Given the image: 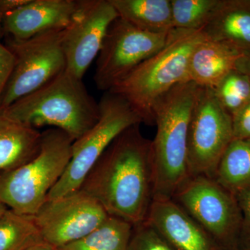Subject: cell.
Here are the masks:
<instances>
[{"instance_id": "29", "label": "cell", "mask_w": 250, "mask_h": 250, "mask_svg": "<svg viewBox=\"0 0 250 250\" xmlns=\"http://www.w3.org/2000/svg\"><path fill=\"white\" fill-rule=\"evenodd\" d=\"M236 70L243 72L248 77L250 80V52L245 53L238 60L236 65Z\"/></svg>"}, {"instance_id": "13", "label": "cell", "mask_w": 250, "mask_h": 250, "mask_svg": "<svg viewBox=\"0 0 250 250\" xmlns=\"http://www.w3.org/2000/svg\"><path fill=\"white\" fill-rule=\"evenodd\" d=\"M75 0H28L3 18V32L17 41L62 31L77 7Z\"/></svg>"}, {"instance_id": "24", "label": "cell", "mask_w": 250, "mask_h": 250, "mask_svg": "<svg viewBox=\"0 0 250 250\" xmlns=\"http://www.w3.org/2000/svg\"><path fill=\"white\" fill-rule=\"evenodd\" d=\"M129 250H174L147 221L133 228Z\"/></svg>"}, {"instance_id": "16", "label": "cell", "mask_w": 250, "mask_h": 250, "mask_svg": "<svg viewBox=\"0 0 250 250\" xmlns=\"http://www.w3.org/2000/svg\"><path fill=\"white\" fill-rule=\"evenodd\" d=\"M202 31L207 39L250 53V0H222L218 11Z\"/></svg>"}, {"instance_id": "20", "label": "cell", "mask_w": 250, "mask_h": 250, "mask_svg": "<svg viewBox=\"0 0 250 250\" xmlns=\"http://www.w3.org/2000/svg\"><path fill=\"white\" fill-rule=\"evenodd\" d=\"M133 228L127 222L109 216L89 234L55 250H129Z\"/></svg>"}, {"instance_id": "22", "label": "cell", "mask_w": 250, "mask_h": 250, "mask_svg": "<svg viewBox=\"0 0 250 250\" xmlns=\"http://www.w3.org/2000/svg\"><path fill=\"white\" fill-rule=\"evenodd\" d=\"M222 0H170L174 29L201 30L218 11Z\"/></svg>"}, {"instance_id": "9", "label": "cell", "mask_w": 250, "mask_h": 250, "mask_svg": "<svg viewBox=\"0 0 250 250\" xmlns=\"http://www.w3.org/2000/svg\"><path fill=\"white\" fill-rule=\"evenodd\" d=\"M168 34L146 32L117 18L108 28L97 57L94 75L97 88L104 93L113 89L159 52L165 45Z\"/></svg>"}, {"instance_id": "28", "label": "cell", "mask_w": 250, "mask_h": 250, "mask_svg": "<svg viewBox=\"0 0 250 250\" xmlns=\"http://www.w3.org/2000/svg\"><path fill=\"white\" fill-rule=\"evenodd\" d=\"M28 0H0V9L4 16L7 13L21 7Z\"/></svg>"}, {"instance_id": "2", "label": "cell", "mask_w": 250, "mask_h": 250, "mask_svg": "<svg viewBox=\"0 0 250 250\" xmlns=\"http://www.w3.org/2000/svg\"><path fill=\"white\" fill-rule=\"evenodd\" d=\"M1 113L35 129L49 126L62 130L75 141L98 122L100 108L83 80L66 69Z\"/></svg>"}, {"instance_id": "32", "label": "cell", "mask_w": 250, "mask_h": 250, "mask_svg": "<svg viewBox=\"0 0 250 250\" xmlns=\"http://www.w3.org/2000/svg\"><path fill=\"white\" fill-rule=\"evenodd\" d=\"M7 207H6L4 205H3L2 203L0 202V216L4 213L5 210L7 209Z\"/></svg>"}, {"instance_id": "26", "label": "cell", "mask_w": 250, "mask_h": 250, "mask_svg": "<svg viewBox=\"0 0 250 250\" xmlns=\"http://www.w3.org/2000/svg\"><path fill=\"white\" fill-rule=\"evenodd\" d=\"M233 139L250 138V103L231 116Z\"/></svg>"}, {"instance_id": "14", "label": "cell", "mask_w": 250, "mask_h": 250, "mask_svg": "<svg viewBox=\"0 0 250 250\" xmlns=\"http://www.w3.org/2000/svg\"><path fill=\"white\" fill-rule=\"evenodd\" d=\"M146 221L174 250H222L220 243L172 199L153 200Z\"/></svg>"}, {"instance_id": "1", "label": "cell", "mask_w": 250, "mask_h": 250, "mask_svg": "<svg viewBox=\"0 0 250 250\" xmlns=\"http://www.w3.org/2000/svg\"><path fill=\"white\" fill-rule=\"evenodd\" d=\"M154 187L152 141L136 125L111 143L80 189L95 198L110 216L134 227L147 220Z\"/></svg>"}, {"instance_id": "4", "label": "cell", "mask_w": 250, "mask_h": 250, "mask_svg": "<svg viewBox=\"0 0 250 250\" xmlns=\"http://www.w3.org/2000/svg\"><path fill=\"white\" fill-rule=\"evenodd\" d=\"M205 39L202 29H173L165 45L110 90L124 98L143 123L154 125L156 104L172 88L189 82L188 65L192 51Z\"/></svg>"}, {"instance_id": "11", "label": "cell", "mask_w": 250, "mask_h": 250, "mask_svg": "<svg viewBox=\"0 0 250 250\" xmlns=\"http://www.w3.org/2000/svg\"><path fill=\"white\" fill-rule=\"evenodd\" d=\"M34 216L42 241L57 249L89 234L110 215L95 198L80 189L47 200Z\"/></svg>"}, {"instance_id": "8", "label": "cell", "mask_w": 250, "mask_h": 250, "mask_svg": "<svg viewBox=\"0 0 250 250\" xmlns=\"http://www.w3.org/2000/svg\"><path fill=\"white\" fill-rule=\"evenodd\" d=\"M6 47L15 63L0 104V113L15 102L40 89L67 68L62 47V31L24 41L9 38Z\"/></svg>"}, {"instance_id": "27", "label": "cell", "mask_w": 250, "mask_h": 250, "mask_svg": "<svg viewBox=\"0 0 250 250\" xmlns=\"http://www.w3.org/2000/svg\"><path fill=\"white\" fill-rule=\"evenodd\" d=\"M237 202L241 214V235L246 241L250 242V187L236 195Z\"/></svg>"}, {"instance_id": "23", "label": "cell", "mask_w": 250, "mask_h": 250, "mask_svg": "<svg viewBox=\"0 0 250 250\" xmlns=\"http://www.w3.org/2000/svg\"><path fill=\"white\" fill-rule=\"evenodd\" d=\"M214 90L219 102L231 116L250 103V79L236 69L227 75Z\"/></svg>"}, {"instance_id": "31", "label": "cell", "mask_w": 250, "mask_h": 250, "mask_svg": "<svg viewBox=\"0 0 250 250\" xmlns=\"http://www.w3.org/2000/svg\"><path fill=\"white\" fill-rule=\"evenodd\" d=\"M3 18H4V14H3L1 10L0 9V41H1V37H2L3 34H4L2 27ZM0 42H1V41H0Z\"/></svg>"}, {"instance_id": "6", "label": "cell", "mask_w": 250, "mask_h": 250, "mask_svg": "<svg viewBox=\"0 0 250 250\" xmlns=\"http://www.w3.org/2000/svg\"><path fill=\"white\" fill-rule=\"evenodd\" d=\"M99 108L98 122L72 143L70 162L47 200L80 190L90 170L111 143L130 126L143 123L141 117L124 98L111 92L104 93Z\"/></svg>"}, {"instance_id": "15", "label": "cell", "mask_w": 250, "mask_h": 250, "mask_svg": "<svg viewBox=\"0 0 250 250\" xmlns=\"http://www.w3.org/2000/svg\"><path fill=\"white\" fill-rule=\"evenodd\" d=\"M244 54L229 44L205 37L190 56L189 82L215 89L227 75L236 70L238 60Z\"/></svg>"}, {"instance_id": "25", "label": "cell", "mask_w": 250, "mask_h": 250, "mask_svg": "<svg viewBox=\"0 0 250 250\" xmlns=\"http://www.w3.org/2000/svg\"><path fill=\"white\" fill-rule=\"evenodd\" d=\"M15 63L14 54L0 42V104Z\"/></svg>"}, {"instance_id": "12", "label": "cell", "mask_w": 250, "mask_h": 250, "mask_svg": "<svg viewBox=\"0 0 250 250\" xmlns=\"http://www.w3.org/2000/svg\"><path fill=\"white\" fill-rule=\"evenodd\" d=\"M119 17L110 0H78L75 12L62 31L67 70L82 79L97 59L111 23Z\"/></svg>"}, {"instance_id": "18", "label": "cell", "mask_w": 250, "mask_h": 250, "mask_svg": "<svg viewBox=\"0 0 250 250\" xmlns=\"http://www.w3.org/2000/svg\"><path fill=\"white\" fill-rule=\"evenodd\" d=\"M120 18L152 34H168L173 28L170 0H110Z\"/></svg>"}, {"instance_id": "19", "label": "cell", "mask_w": 250, "mask_h": 250, "mask_svg": "<svg viewBox=\"0 0 250 250\" xmlns=\"http://www.w3.org/2000/svg\"><path fill=\"white\" fill-rule=\"evenodd\" d=\"M213 179L234 196L250 187V138L231 141Z\"/></svg>"}, {"instance_id": "10", "label": "cell", "mask_w": 250, "mask_h": 250, "mask_svg": "<svg viewBox=\"0 0 250 250\" xmlns=\"http://www.w3.org/2000/svg\"><path fill=\"white\" fill-rule=\"evenodd\" d=\"M172 200L219 243L241 233V214L236 197L207 176L189 177Z\"/></svg>"}, {"instance_id": "5", "label": "cell", "mask_w": 250, "mask_h": 250, "mask_svg": "<svg viewBox=\"0 0 250 250\" xmlns=\"http://www.w3.org/2000/svg\"><path fill=\"white\" fill-rule=\"evenodd\" d=\"M73 142L60 129L42 132L40 152L34 159L0 174V202L18 213L35 215L65 172Z\"/></svg>"}, {"instance_id": "7", "label": "cell", "mask_w": 250, "mask_h": 250, "mask_svg": "<svg viewBox=\"0 0 250 250\" xmlns=\"http://www.w3.org/2000/svg\"><path fill=\"white\" fill-rule=\"evenodd\" d=\"M233 140L232 119L213 88L198 86L187 137L189 176L214 177L219 161Z\"/></svg>"}, {"instance_id": "30", "label": "cell", "mask_w": 250, "mask_h": 250, "mask_svg": "<svg viewBox=\"0 0 250 250\" xmlns=\"http://www.w3.org/2000/svg\"><path fill=\"white\" fill-rule=\"evenodd\" d=\"M24 250H55V248L52 246L46 243V242L42 241L32 245L27 249Z\"/></svg>"}, {"instance_id": "17", "label": "cell", "mask_w": 250, "mask_h": 250, "mask_svg": "<svg viewBox=\"0 0 250 250\" xmlns=\"http://www.w3.org/2000/svg\"><path fill=\"white\" fill-rule=\"evenodd\" d=\"M42 133L0 113V174L27 164L40 152Z\"/></svg>"}, {"instance_id": "3", "label": "cell", "mask_w": 250, "mask_h": 250, "mask_svg": "<svg viewBox=\"0 0 250 250\" xmlns=\"http://www.w3.org/2000/svg\"><path fill=\"white\" fill-rule=\"evenodd\" d=\"M198 85L191 82L172 88L154 109L156 134L152 141L154 200H170L189 176L188 129Z\"/></svg>"}, {"instance_id": "21", "label": "cell", "mask_w": 250, "mask_h": 250, "mask_svg": "<svg viewBox=\"0 0 250 250\" xmlns=\"http://www.w3.org/2000/svg\"><path fill=\"white\" fill-rule=\"evenodd\" d=\"M42 241L34 215L7 208L0 216V250H24Z\"/></svg>"}]
</instances>
